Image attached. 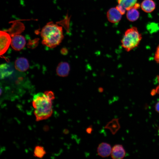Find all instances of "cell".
Listing matches in <instances>:
<instances>
[{
	"mask_svg": "<svg viewBox=\"0 0 159 159\" xmlns=\"http://www.w3.org/2000/svg\"><path fill=\"white\" fill-rule=\"evenodd\" d=\"M118 5L116 8L122 15L126 11L134 7L137 3V0H117Z\"/></svg>",
	"mask_w": 159,
	"mask_h": 159,
	"instance_id": "obj_5",
	"label": "cell"
},
{
	"mask_svg": "<svg viewBox=\"0 0 159 159\" xmlns=\"http://www.w3.org/2000/svg\"><path fill=\"white\" fill-rule=\"evenodd\" d=\"M63 132L64 134H67L69 133V131L67 129H65L64 130Z\"/></svg>",
	"mask_w": 159,
	"mask_h": 159,
	"instance_id": "obj_22",
	"label": "cell"
},
{
	"mask_svg": "<svg viewBox=\"0 0 159 159\" xmlns=\"http://www.w3.org/2000/svg\"><path fill=\"white\" fill-rule=\"evenodd\" d=\"M13 72L11 67L9 64H4L0 66V78L3 79L11 75Z\"/></svg>",
	"mask_w": 159,
	"mask_h": 159,
	"instance_id": "obj_15",
	"label": "cell"
},
{
	"mask_svg": "<svg viewBox=\"0 0 159 159\" xmlns=\"http://www.w3.org/2000/svg\"><path fill=\"white\" fill-rule=\"evenodd\" d=\"M14 66L15 69L18 71L24 72L28 69L29 64L26 59L21 57L18 58L15 61Z\"/></svg>",
	"mask_w": 159,
	"mask_h": 159,
	"instance_id": "obj_11",
	"label": "cell"
},
{
	"mask_svg": "<svg viewBox=\"0 0 159 159\" xmlns=\"http://www.w3.org/2000/svg\"><path fill=\"white\" fill-rule=\"evenodd\" d=\"M122 15L116 7L110 9L107 14L108 20L113 23L118 22L121 19Z\"/></svg>",
	"mask_w": 159,
	"mask_h": 159,
	"instance_id": "obj_8",
	"label": "cell"
},
{
	"mask_svg": "<svg viewBox=\"0 0 159 159\" xmlns=\"http://www.w3.org/2000/svg\"><path fill=\"white\" fill-rule=\"evenodd\" d=\"M42 44L51 48L59 45L64 38L62 26L49 22L43 28L41 33Z\"/></svg>",
	"mask_w": 159,
	"mask_h": 159,
	"instance_id": "obj_2",
	"label": "cell"
},
{
	"mask_svg": "<svg viewBox=\"0 0 159 159\" xmlns=\"http://www.w3.org/2000/svg\"><path fill=\"white\" fill-rule=\"evenodd\" d=\"M125 154V150L121 145H115L112 148L111 155V158L113 159L123 158Z\"/></svg>",
	"mask_w": 159,
	"mask_h": 159,
	"instance_id": "obj_9",
	"label": "cell"
},
{
	"mask_svg": "<svg viewBox=\"0 0 159 159\" xmlns=\"http://www.w3.org/2000/svg\"><path fill=\"white\" fill-rule=\"evenodd\" d=\"M141 7L144 12L150 13L155 9V4L153 0H144L141 4Z\"/></svg>",
	"mask_w": 159,
	"mask_h": 159,
	"instance_id": "obj_12",
	"label": "cell"
},
{
	"mask_svg": "<svg viewBox=\"0 0 159 159\" xmlns=\"http://www.w3.org/2000/svg\"><path fill=\"white\" fill-rule=\"evenodd\" d=\"M70 67L69 63L66 62H62L59 63L56 69L57 75L61 77L67 76L69 73Z\"/></svg>",
	"mask_w": 159,
	"mask_h": 159,
	"instance_id": "obj_10",
	"label": "cell"
},
{
	"mask_svg": "<svg viewBox=\"0 0 159 159\" xmlns=\"http://www.w3.org/2000/svg\"><path fill=\"white\" fill-rule=\"evenodd\" d=\"M142 38L137 28L131 27L125 32L121 40V46L126 51L129 52L138 45Z\"/></svg>",
	"mask_w": 159,
	"mask_h": 159,
	"instance_id": "obj_3",
	"label": "cell"
},
{
	"mask_svg": "<svg viewBox=\"0 0 159 159\" xmlns=\"http://www.w3.org/2000/svg\"><path fill=\"white\" fill-rule=\"evenodd\" d=\"M93 131V129L92 125L89 126L86 130V132L88 134H91Z\"/></svg>",
	"mask_w": 159,
	"mask_h": 159,
	"instance_id": "obj_19",
	"label": "cell"
},
{
	"mask_svg": "<svg viewBox=\"0 0 159 159\" xmlns=\"http://www.w3.org/2000/svg\"><path fill=\"white\" fill-rule=\"evenodd\" d=\"M118 120V119H112L107 123L105 128L109 130L113 135L115 134L120 127Z\"/></svg>",
	"mask_w": 159,
	"mask_h": 159,
	"instance_id": "obj_13",
	"label": "cell"
},
{
	"mask_svg": "<svg viewBox=\"0 0 159 159\" xmlns=\"http://www.w3.org/2000/svg\"><path fill=\"white\" fill-rule=\"evenodd\" d=\"M61 54L63 55H66L68 53V50L67 48H64L61 49Z\"/></svg>",
	"mask_w": 159,
	"mask_h": 159,
	"instance_id": "obj_20",
	"label": "cell"
},
{
	"mask_svg": "<svg viewBox=\"0 0 159 159\" xmlns=\"http://www.w3.org/2000/svg\"><path fill=\"white\" fill-rule=\"evenodd\" d=\"M54 98V95L51 91L38 93L34 96L32 105L37 121L46 119L51 116L52 101Z\"/></svg>",
	"mask_w": 159,
	"mask_h": 159,
	"instance_id": "obj_1",
	"label": "cell"
},
{
	"mask_svg": "<svg viewBox=\"0 0 159 159\" xmlns=\"http://www.w3.org/2000/svg\"><path fill=\"white\" fill-rule=\"evenodd\" d=\"M154 59L157 62L159 63V44L156 49L154 56Z\"/></svg>",
	"mask_w": 159,
	"mask_h": 159,
	"instance_id": "obj_17",
	"label": "cell"
},
{
	"mask_svg": "<svg viewBox=\"0 0 159 159\" xmlns=\"http://www.w3.org/2000/svg\"><path fill=\"white\" fill-rule=\"evenodd\" d=\"M137 9L134 7L127 11L126 17L128 20L131 21H134L138 19L140 14Z\"/></svg>",
	"mask_w": 159,
	"mask_h": 159,
	"instance_id": "obj_14",
	"label": "cell"
},
{
	"mask_svg": "<svg viewBox=\"0 0 159 159\" xmlns=\"http://www.w3.org/2000/svg\"><path fill=\"white\" fill-rule=\"evenodd\" d=\"M99 92H102L103 91V88L102 87H99L98 88V90Z\"/></svg>",
	"mask_w": 159,
	"mask_h": 159,
	"instance_id": "obj_23",
	"label": "cell"
},
{
	"mask_svg": "<svg viewBox=\"0 0 159 159\" xmlns=\"http://www.w3.org/2000/svg\"><path fill=\"white\" fill-rule=\"evenodd\" d=\"M0 54L1 55L7 51L11 43V39L9 34L4 31L0 32Z\"/></svg>",
	"mask_w": 159,
	"mask_h": 159,
	"instance_id": "obj_4",
	"label": "cell"
},
{
	"mask_svg": "<svg viewBox=\"0 0 159 159\" xmlns=\"http://www.w3.org/2000/svg\"><path fill=\"white\" fill-rule=\"evenodd\" d=\"M155 108L156 111L159 113V101L155 104Z\"/></svg>",
	"mask_w": 159,
	"mask_h": 159,
	"instance_id": "obj_21",
	"label": "cell"
},
{
	"mask_svg": "<svg viewBox=\"0 0 159 159\" xmlns=\"http://www.w3.org/2000/svg\"><path fill=\"white\" fill-rule=\"evenodd\" d=\"M112 149V148L109 144L102 142L97 147V154L102 157H107L111 155Z\"/></svg>",
	"mask_w": 159,
	"mask_h": 159,
	"instance_id": "obj_7",
	"label": "cell"
},
{
	"mask_svg": "<svg viewBox=\"0 0 159 159\" xmlns=\"http://www.w3.org/2000/svg\"><path fill=\"white\" fill-rule=\"evenodd\" d=\"M157 79L159 85L155 89H154L152 91L151 94L153 95H155L156 93H159V75L157 76Z\"/></svg>",
	"mask_w": 159,
	"mask_h": 159,
	"instance_id": "obj_18",
	"label": "cell"
},
{
	"mask_svg": "<svg viewBox=\"0 0 159 159\" xmlns=\"http://www.w3.org/2000/svg\"><path fill=\"white\" fill-rule=\"evenodd\" d=\"M12 37L11 44L12 48L16 51H20L23 49L26 43L24 37L18 34L14 35Z\"/></svg>",
	"mask_w": 159,
	"mask_h": 159,
	"instance_id": "obj_6",
	"label": "cell"
},
{
	"mask_svg": "<svg viewBox=\"0 0 159 159\" xmlns=\"http://www.w3.org/2000/svg\"><path fill=\"white\" fill-rule=\"evenodd\" d=\"M46 152L43 147L40 146H36L34 150V156L41 158H42L46 154Z\"/></svg>",
	"mask_w": 159,
	"mask_h": 159,
	"instance_id": "obj_16",
	"label": "cell"
}]
</instances>
